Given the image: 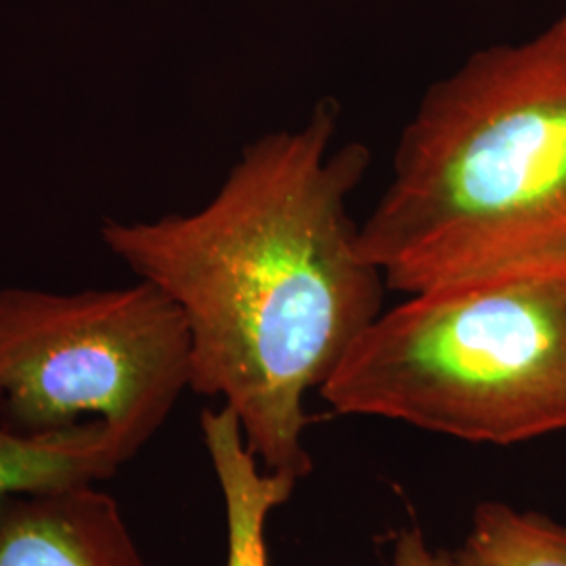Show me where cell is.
<instances>
[{
	"label": "cell",
	"instance_id": "1",
	"mask_svg": "<svg viewBox=\"0 0 566 566\" xmlns=\"http://www.w3.org/2000/svg\"><path fill=\"white\" fill-rule=\"evenodd\" d=\"M338 114L324 99L248 143L198 210L102 224L114 259L181 311L191 390L223 399L256 460L294 481L313 465L304 397L382 313L386 287L348 217L371 154L332 149Z\"/></svg>",
	"mask_w": 566,
	"mask_h": 566
},
{
	"label": "cell",
	"instance_id": "2",
	"mask_svg": "<svg viewBox=\"0 0 566 566\" xmlns=\"http://www.w3.org/2000/svg\"><path fill=\"white\" fill-rule=\"evenodd\" d=\"M359 243L407 296L566 264V11L426 88Z\"/></svg>",
	"mask_w": 566,
	"mask_h": 566
},
{
	"label": "cell",
	"instance_id": "3",
	"mask_svg": "<svg viewBox=\"0 0 566 566\" xmlns=\"http://www.w3.org/2000/svg\"><path fill=\"white\" fill-rule=\"evenodd\" d=\"M322 397L470 443L566 428V264L453 283L382 311Z\"/></svg>",
	"mask_w": 566,
	"mask_h": 566
},
{
	"label": "cell",
	"instance_id": "4",
	"mask_svg": "<svg viewBox=\"0 0 566 566\" xmlns=\"http://www.w3.org/2000/svg\"><path fill=\"white\" fill-rule=\"evenodd\" d=\"M191 390L181 311L151 283L0 287L2 420L20 432L105 426L126 462Z\"/></svg>",
	"mask_w": 566,
	"mask_h": 566
},
{
	"label": "cell",
	"instance_id": "5",
	"mask_svg": "<svg viewBox=\"0 0 566 566\" xmlns=\"http://www.w3.org/2000/svg\"><path fill=\"white\" fill-rule=\"evenodd\" d=\"M0 566H147L99 483L0 497Z\"/></svg>",
	"mask_w": 566,
	"mask_h": 566
},
{
	"label": "cell",
	"instance_id": "6",
	"mask_svg": "<svg viewBox=\"0 0 566 566\" xmlns=\"http://www.w3.org/2000/svg\"><path fill=\"white\" fill-rule=\"evenodd\" d=\"M202 439L223 491L227 512V566H269L264 525L285 504L298 481L280 472H263L245 446L238 416L221 405L203 409Z\"/></svg>",
	"mask_w": 566,
	"mask_h": 566
},
{
	"label": "cell",
	"instance_id": "7",
	"mask_svg": "<svg viewBox=\"0 0 566 566\" xmlns=\"http://www.w3.org/2000/svg\"><path fill=\"white\" fill-rule=\"evenodd\" d=\"M126 464L105 426L55 432H20L2 420L0 403V497L28 491L103 483Z\"/></svg>",
	"mask_w": 566,
	"mask_h": 566
},
{
	"label": "cell",
	"instance_id": "8",
	"mask_svg": "<svg viewBox=\"0 0 566 566\" xmlns=\"http://www.w3.org/2000/svg\"><path fill=\"white\" fill-rule=\"evenodd\" d=\"M458 566H566V525L502 502L476 507Z\"/></svg>",
	"mask_w": 566,
	"mask_h": 566
},
{
	"label": "cell",
	"instance_id": "9",
	"mask_svg": "<svg viewBox=\"0 0 566 566\" xmlns=\"http://www.w3.org/2000/svg\"><path fill=\"white\" fill-rule=\"evenodd\" d=\"M390 566H458L453 556L428 546L420 528H407L395 546Z\"/></svg>",
	"mask_w": 566,
	"mask_h": 566
}]
</instances>
